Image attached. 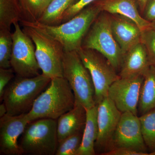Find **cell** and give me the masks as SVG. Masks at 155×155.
<instances>
[{"label": "cell", "mask_w": 155, "mask_h": 155, "mask_svg": "<svg viewBox=\"0 0 155 155\" xmlns=\"http://www.w3.org/2000/svg\"><path fill=\"white\" fill-rule=\"evenodd\" d=\"M14 72L12 68H0V100L2 97L5 88L14 78Z\"/></svg>", "instance_id": "83f0119b"}, {"label": "cell", "mask_w": 155, "mask_h": 155, "mask_svg": "<svg viewBox=\"0 0 155 155\" xmlns=\"http://www.w3.org/2000/svg\"><path fill=\"white\" fill-rule=\"evenodd\" d=\"M148 1V0H137L139 7L141 12H144Z\"/></svg>", "instance_id": "4dcf8cb0"}, {"label": "cell", "mask_w": 155, "mask_h": 155, "mask_svg": "<svg viewBox=\"0 0 155 155\" xmlns=\"http://www.w3.org/2000/svg\"><path fill=\"white\" fill-rule=\"evenodd\" d=\"M94 3L100 7L102 11L121 15L130 19L141 31L150 26V22L140 14L137 0H97Z\"/></svg>", "instance_id": "9a60e30c"}, {"label": "cell", "mask_w": 155, "mask_h": 155, "mask_svg": "<svg viewBox=\"0 0 155 155\" xmlns=\"http://www.w3.org/2000/svg\"><path fill=\"white\" fill-rule=\"evenodd\" d=\"M120 148L147 153V148L142 134L139 117L131 112L122 113L114 134L111 150Z\"/></svg>", "instance_id": "7c38bea8"}, {"label": "cell", "mask_w": 155, "mask_h": 155, "mask_svg": "<svg viewBox=\"0 0 155 155\" xmlns=\"http://www.w3.org/2000/svg\"><path fill=\"white\" fill-rule=\"evenodd\" d=\"M52 0H19L21 21L37 22Z\"/></svg>", "instance_id": "44dd1931"}, {"label": "cell", "mask_w": 155, "mask_h": 155, "mask_svg": "<svg viewBox=\"0 0 155 155\" xmlns=\"http://www.w3.org/2000/svg\"><path fill=\"white\" fill-rule=\"evenodd\" d=\"M143 76L120 77L109 87L107 97L122 113L130 112L137 115Z\"/></svg>", "instance_id": "30bf717a"}, {"label": "cell", "mask_w": 155, "mask_h": 155, "mask_svg": "<svg viewBox=\"0 0 155 155\" xmlns=\"http://www.w3.org/2000/svg\"><path fill=\"white\" fill-rule=\"evenodd\" d=\"M112 15L110 16L111 30L124 56L131 48L141 42V31L130 19L117 14Z\"/></svg>", "instance_id": "5bb4252c"}, {"label": "cell", "mask_w": 155, "mask_h": 155, "mask_svg": "<svg viewBox=\"0 0 155 155\" xmlns=\"http://www.w3.org/2000/svg\"><path fill=\"white\" fill-rule=\"evenodd\" d=\"M105 155H148L149 154L125 148L114 149L105 153Z\"/></svg>", "instance_id": "f1b7e54d"}, {"label": "cell", "mask_w": 155, "mask_h": 155, "mask_svg": "<svg viewBox=\"0 0 155 155\" xmlns=\"http://www.w3.org/2000/svg\"><path fill=\"white\" fill-rule=\"evenodd\" d=\"M97 105L86 109V120L83 130L82 141L76 155L96 154L95 144L98 134Z\"/></svg>", "instance_id": "ac0fdd59"}, {"label": "cell", "mask_w": 155, "mask_h": 155, "mask_svg": "<svg viewBox=\"0 0 155 155\" xmlns=\"http://www.w3.org/2000/svg\"><path fill=\"white\" fill-rule=\"evenodd\" d=\"M13 39L10 29H0V68H11Z\"/></svg>", "instance_id": "cb8c5ba5"}, {"label": "cell", "mask_w": 155, "mask_h": 155, "mask_svg": "<svg viewBox=\"0 0 155 155\" xmlns=\"http://www.w3.org/2000/svg\"><path fill=\"white\" fill-rule=\"evenodd\" d=\"M150 27L155 30V20L150 22Z\"/></svg>", "instance_id": "d6a6232c"}, {"label": "cell", "mask_w": 155, "mask_h": 155, "mask_svg": "<svg viewBox=\"0 0 155 155\" xmlns=\"http://www.w3.org/2000/svg\"><path fill=\"white\" fill-rule=\"evenodd\" d=\"M75 104V96L67 81L64 77L54 78L37 98L27 118L30 122L41 119L57 120Z\"/></svg>", "instance_id": "7a4b0ae2"}, {"label": "cell", "mask_w": 155, "mask_h": 155, "mask_svg": "<svg viewBox=\"0 0 155 155\" xmlns=\"http://www.w3.org/2000/svg\"><path fill=\"white\" fill-rule=\"evenodd\" d=\"M27 114H6L0 118V153L6 155L23 154L18 140L29 123Z\"/></svg>", "instance_id": "4fadbf2b"}, {"label": "cell", "mask_w": 155, "mask_h": 155, "mask_svg": "<svg viewBox=\"0 0 155 155\" xmlns=\"http://www.w3.org/2000/svg\"><path fill=\"white\" fill-rule=\"evenodd\" d=\"M77 52L91 75L97 105L107 97L109 87L120 77L106 58L95 50L81 48Z\"/></svg>", "instance_id": "ba28073f"}, {"label": "cell", "mask_w": 155, "mask_h": 155, "mask_svg": "<svg viewBox=\"0 0 155 155\" xmlns=\"http://www.w3.org/2000/svg\"><path fill=\"white\" fill-rule=\"evenodd\" d=\"M7 114V110L4 103L0 105V118Z\"/></svg>", "instance_id": "1f68e13d"}, {"label": "cell", "mask_w": 155, "mask_h": 155, "mask_svg": "<svg viewBox=\"0 0 155 155\" xmlns=\"http://www.w3.org/2000/svg\"><path fill=\"white\" fill-rule=\"evenodd\" d=\"M51 79L42 73L32 77L17 76L6 87L1 100L6 106L7 114L18 116L28 114Z\"/></svg>", "instance_id": "3957f363"}, {"label": "cell", "mask_w": 155, "mask_h": 155, "mask_svg": "<svg viewBox=\"0 0 155 155\" xmlns=\"http://www.w3.org/2000/svg\"><path fill=\"white\" fill-rule=\"evenodd\" d=\"M139 117L145 143L151 152L155 151V109Z\"/></svg>", "instance_id": "603a6c76"}, {"label": "cell", "mask_w": 155, "mask_h": 155, "mask_svg": "<svg viewBox=\"0 0 155 155\" xmlns=\"http://www.w3.org/2000/svg\"><path fill=\"white\" fill-rule=\"evenodd\" d=\"M86 120V109L80 103L75 101L72 109L57 119L59 143L69 136L84 130Z\"/></svg>", "instance_id": "e0dca14e"}, {"label": "cell", "mask_w": 155, "mask_h": 155, "mask_svg": "<svg viewBox=\"0 0 155 155\" xmlns=\"http://www.w3.org/2000/svg\"><path fill=\"white\" fill-rule=\"evenodd\" d=\"M97 1V0H78L77 2H75L64 13L62 23L72 19L84 8Z\"/></svg>", "instance_id": "4316f807"}, {"label": "cell", "mask_w": 155, "mask_h": 155, "mask_svg": "<svg viewBox=\"0 0 155 155\" xmlns=\"http://www.w3.org/2000/svg\"><path fill=\"white\" fill-rule=\"evenodd\" d=\"M150 66L146 50L140 42L124 55L119 75L121 78L143 76Z\"/></svg>", "instance_id": "2e32d148"}, {"label": "cell", "mask_w": 155, "mask_h": 155, "mask_svg": "<svg viewBox=\"0 0 155 155\" xmlns=\"http://www.w3.org/2000/svg\"><path fill=\"white\" fill-rule=\"evenodd\" d=\"M76 0H52L38 22L48 25H60L64 13Z\"/></svg>", "instance_id": "ffe728a7"}, {"label": "cell", "mask_w": 155, "mask_h": 155, "mask_svg": "<svg viewBox=\"0 0 155 155\" xmlns=\"http://www.w3.org/2000/svg\"><path fill=\"white\" fill-rule=\"evenodd\" d=\"M19 143L22 154L55 155L59 144L57 120L41 119L29 122Z\"/></svg>", "instance_id": "5b68a950"}, {"label": "cell", "mask_w": 155, "mask_h": 155, "mask_svg": "<svg viewBox=\"0 0 155 155\" xmlns=\"http://www.w3.org/2000/svg\"><path fill=\"white\" fill-rule=\"evenodd\" d=\"M63 77L72 89L75 101L87 109L96 104L95 88L90 73L76 51H64Z\"/></svg>", "instance_id": "52a82bcc"}, {"label": "cell", "mask_w": 155, "mask_h": 155, "mask_svg": "<svg viewBox=\"0 0 155 155\" xmlns=\"http://www.w3.org/2000/svg\"><path fill=\"white\" fill-rule=\"evenodd\" d=\"M83 130H81L59 143L56 155H76L82 141Z\"/></svg>", "instance_id": "d4e9b609"}, {"label": "cell", "mask_w": 155, "mask_h": 155, "mask_svg": "<svg viewBox=\"0 0 155 155\" xmlns=\"http://www.w3.org/2000/svg\"><path fill=\"white\" fill-rule=\"evenodd\" d=\"M81 48L95 50L119 71L124 55L112 33L110 16L100 13L84 39Z\"/></svg>", "instance_id": "8992f818"}, {"label": "cell", "mask_w": 155, "mask_h": 155, "mask_svg": "<svg viewBox=\"0 0 155 155\" xmlns=\"http://www.w3.org/2000/svg\"><path fill=\"white\" fill-rule=\"evenodd\" d=\"M20 20L19 0H0V29H10Z\"/></svg>", "instance_id": "7402d4cb"}, {"label": "cell", "mask_w": 155, "mask_h": 155, "mask_svg": "<svg viewBox=\"0 0 155 155\" xmlns=\"http://www.w3.org/2000/svg\"><path fill=\"white\" fill-rule=\"evenodd\" d=\"M138 106L140 115L155 109V66H150L143 75Z\"/></svg>", "instance_id": "d6986e66"}, {"label": "cell", "mask_w": 155, "mask_h": 155, "mask_svg": "<svg viewBox=\"0 0 155 155\" xmlns=\"http://www.w3.org/2000/svg\"><path fill=\"white\" fill-rule=\"evenodd\" d=\"M145 19L151 22L155 20V0H148L144 11Z\"/></svg>", "instance_id": "f546056e"}, {"label": "cell", "mask_w": 155, "mask_h": 155, "mask_svg": "<svg viewBox=\"0 0 155 155\" xmlns=\"http://www.w3.org/2000/svg\"><path fill=\"white\" fill-rule=\"evenodd\" d=\"M141 42L146 50L150 64L155 66V30L150 26L141 31Z\"/></svg>", "instance_id": "484cf974"}, {"label": "cell", "mask_w": 155, "mask_h": 155, "mask_svg": "<svg viewBox=\"0 0 155 155\" xmlns=\"http://www.w3.org/2000/svg\"><path fill=\"white\" fill-rule=\"evenodd\" d=\"M22 29L35 45V56L42 73L51 79L63 77V45L38 28L23 26Z\"/></svg>", "instance_id": "277c9868"}, {"label": "cell", "mask_w": 155, "mask_h": 155, "mask_svg": "<svg viewBox=\"0 0 155 155\" xmlns=\"http://www.w3.org/2000/svg\"><path fill=\"white\" fill-rule=\"evenodd\" d=\"M98 134L95 144L96 153L111 150L114 134L122 113L108 97L97 104Z\"/></svg>", "instance_id": "8fae6325"}, {"label": "cell", "mask_w": 155, "mask_h": 155, "mask_svg": "<svg viewBox=\"0 0 155 155\" xmlns=\"http://www.w3.org/2000/svg\"><path fill=\"white\" fill-rule=\"evenodd\" d=\"M13 25L11 68L20 77H32L39 75L40 69L35 56L33 41L20 28L19 22Z\"/></svg>", "instance_id": "9c48e42d"}, {"label": "cell", "mask_w": 155, "mask_h": 155, "mask_svg": "<svg viewBox=\"0 0 155 155\" xmlns=\"http://www.w3.org/2000/svg\"><path fill=\"white\" fill-rule=\"evenodd\" d=\"M102 12L95 3L84 8L77 15L60 25H48L38 22L20 21L22 26L38 28L59 41L64 51H78L82 46L84 39L89 29Z\"/></svg>", "instance_id": "6da1fadb"}]
</instances>
